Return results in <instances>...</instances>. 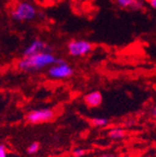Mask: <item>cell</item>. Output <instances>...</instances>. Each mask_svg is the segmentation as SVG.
I'll list each match as a JSON object with an SVG mask.
<instances>
[{"instance_id":"obj_11","label":"cell","mask_w":156,"mask_h":157,"mask_svg":"<svg viewBox=\"0 0 156 157\" xmlns=\"http://www.w3.org/2000/svg\"><path fill=\"white\" fill-rule=\"evenodd\" d=\"M40 150V143L38 142H33L31 143L28 148H27V152L30 153V154H35L38 151Z\"/></svg>"},{"instance_id":"obj_10","label":"cell","mask_w":156,"mask_h":157,"mask_svg":"<svg viewBox=\"0 0 156 157\" xmlns=\"http://www.w3.org/2000/svg\"><path fill=\"white\" fill-rule=\"evenodd\" d=\"M89 123L92 126L97 127V128H101L108 125L109 120L106 117H101V116H97V117H93L89 120Z\"/></svg>"},{"instance_id":"obj_5","label":"cell","mask_w":156,"mask_h":157,"mask_svg":"<svg viewBox=\"0 0 156 157\" xmlns=\"http://www.w3.org/2000/svg\"><path fill=\"white\" fill-rule=\"evenodd\" d=\"M54 118H55V111L52 109L42 108L30 111L26 116V120L30 124H36L51 122Z\"/></svg>"},{"instance_id":"obj_13","label":"cell","mask_w":156,"mask_h":157,"mask_svg":"<svg viewBox=\"0 0 156 157\" xmlns=\"http://www.w3.org/2000/svg\"><path fill=\"white\" fill-rule=\"evenodd\" d=\"M0 157H7V149L4 145H0Z\"/></svg>"},{"instance_id":"obj_14","label":"cell","mask_w":156,"mask_h":157,"mask_svg":"<svg viewBox=\"0 0 156 157\" xmlns=\"http://www.w3.org/2000/svg\"><path fill=\"white\" fill-rule=\"evenodd\" d=\"M145 1L148 3V5L151 9H153V10H156V0H145Z\"/></svg>"},{"instance_id":"obj_1","label":"cell","mask_w":156,"mask_h":157,"mask_svg":"<svg viewBox=\"0 0 156 157\" xmlns=\"http://www.w3.org/2000/svg\"><path fill=\"white\" fill-rule=\"evenodd\" d=\"M57 57L52 52H40L28 57H23L18 63V67L25 72H35L50 67L56 63Z\"/></svg>"},{"instance_id":"obj_3","label":"cell","mask_w":156,"mask_h":157,"mask_svg":"<svg viewBox=\"0 0 156 157\" xmlns=\"http://www.w3.org/2000/svg\"><path fill=\"white\" fill-rule=\"evenodd\" d=\"M74 74L72 67L63 58H57L56 63L49 67L48 75L53 80H66Z\"/></svg>"},{"instance_id":"obj_6","label":"cell","mask_w":156,"mask_h":157,"mask_svg":"<svg viewBox=\"0 0 156 157\" xmlns=\"http://www.w3.org/2000/svg\"><path fill=\"white\" fill-rule=\"evenodd\" d=\"M53 48L41 39H34V40L25 49L24 57H28L40 52H52Z\"/></svg>"},{"instance_id":"obj_4","label":"cell","mask_w":156,"mask_h":157,"mask_svg":"<svg viewBox=\"0 0 156 157\" xmlns=\"http://www.w3.org/2000/svg\"><path fill=\"white\" fill-rule=\"evenodd\" d=\"M93 49L92 42L85 39H72L67 45V52L72 57H84L91 53Z\"/></svg>"},{"instance_id":"obj_9","label":"cell","mask_w":156,"mask_h":157,"mask_svg":"<svg viewBox=\"0 0 156 157\" xmlns=\"http://www.w3.org/2000/svg\"><path fill=\"white\" fill-rule=\"evenodd\" d=\"M126 136V131L124 128L120 127V126H116V127H112L108 131V136L111 140H123L124 137H125Z\"/></svg>"},{"instance_id":"obj_16","label":"cell","mask_w":156,"mask_h":157,"mask_svg":"<svg viewBox=\"0 0 156 157\" xmlns=\"http://www.w3.org/2000/svg\"><path fill=\"white\" fill-rule=\"evenodd\" d=\"M98 157H116V155L113 153H104V154L99 155Z\"/></svg>"},{"instance_id":"obj_8","label":"cell","mask_w":156,"mask_h":157,"mask_svg":"<svg viewBox=\"0 0 156 157\" xmlns=\"http://www.w3.org/2000/svg\"><path fill=\"white\" fill-rule=\"evenodd\" d=\"M84 103L89 108H97L103 102V95L99 91H92L83 97Z\"/></svg>"},{"instance_id":"obj_7","label":"cell","mask_w":156,"mask_h":157,"mask_svg":"<svg viewBox=\"0 0 156 157\" xmlns=\"http://www.w3.org/2000/svg\"><path fill=\"white\" fill-rule=\"evenodd\" d=\"M112 1L123 10L139 11L144 9L145 0H112Z\"/></svg>"},{"instance_id":"obj_2","label":"cell","mask_w":156,"mask_h":157,"mask_svg":"<svg viewBox=\"0 0 156 157\" xmlns=\"http://www.w3.org/2000/svg\"><path fill=\"white\" fill-rule=\"evenodd\" d=\"M10 14L12 19L17 22L32 21L36 17V10L30 2L21 1L14 6Z\"/></svg>"},{"instance_id":"obj_15","label":"cell","mask_w":156,"mask_h":157,"mask_svg":"<svg viewBox=\"0 0 156 157\" xmlns=\"http://www.w3.org/2000/svg\"><path fill=\"white\" fill-rule=\"evenodd\" d=\"M150 115L153 118L154 120H156V106L152 107V108L150 109Z\"/></svg>"},{"instance_id":"obj_12","label":"cell","mask_w":156,"mask_h":157,"mask_svg":"<svg viewBox=\"0 0 156 157\" xmlns=\"http://www.w3.org/2000/svg\"><path fill=\"white\" fill-rule=\"evenodd\" d=\"M87 153V151L84 148H76L73 151V157H84Z\"/></svg>"}]
</instances>
